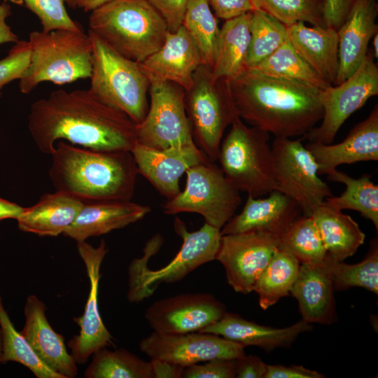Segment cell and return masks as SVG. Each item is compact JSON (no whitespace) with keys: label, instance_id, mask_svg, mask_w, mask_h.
<instances>
[{"label":"cell","instance_id":"cell-36","mask_svg":"<svg viewBox=\"0 0 378 378\" xmlns=\"http://www.w3.org/2000/svg\"><path fill=\"white\" fill-rule=\"evenodd\" d=\"M0 328L2 351L0 363L15 361L27 367L38 378H64L51 370L38 357L24 336L16 330L0 297Z\"/></svg>","mask_w":378,"mask_h":378},{"label":"cell","instance_id":"cell-25","mask_svg":"<svg viewBox=\"0 0 378 378\" xmlns=\"http://www.w3.org/2000/svg\"><path fill=\"white\" fill-rule=\"evenodd\" d=\"M150 207L130 201L83 202L72 224L63 235L76 242L107 234L144 218Z\"/></svg>","mask_w":378,"mask_h":378},{"label":"cell","instance_id":"cell-11","mask_svg":"<svg viewBox=\"0 0 378 378\" xmlns=\"http://www.w3.org/2000/svg\"><path fill=\"white\" fill-rule=\"evenodd\" d=\"M303 139L275 137L271 148L276 190L294 200L303 215L312 216L333 194L319 178L317 163Z\"/></svg>","mask_w":378,"mask_h":378},{"label":"cell","instance_id":"cell-6","mask_svg":"<svg viewBox=\"0 0 378 378\" xmlns=\"http://www.w3.org/2000/svg\"><path fill=\"white\" fill-rule=\"evenodd\" d=\"M28 42L29 62L19 79L22 93H30L43 82L63 85L90 78L92 46L84 30L34 31Z\"/></svg>","mask_w":378,"mask_h":378},{"label":"cell","instance_id":"cell-13","mask_svg":"<svg viewBox=\"0 0 378 378\" xmlns=\"http://www.w3.org/2000/svg\"><path fill=\"white\" fill-rule=\"evenodd\" d=\"M372 50L359 68L339 85L321 90L323 109L319 127H313L304 136L311 142L332 144L346 120L360 109L372 97L378 94V66Z\"/></svg>","mask_w":378,"mask_h":378},{"label":"cell","instance_id":"cell-46","mask_svg":"<svg viewBox=\"0 0 378 378\" xmlns=\"http://www.w3.org/2000/svg\"><path fill=\"white\" fill-rule=\"evenodd\" d=\"M209 2L215 16L225 20L254 10L251 0H209Z\"/></svg>","mask_w":378,"mask_h":378},{"label":"cell","instance_id":"cell-47","mask_svg":"<svg viewBox=\"0 0 378 378\" xmlns=\"http://www.w3.org/2000/svg\"><path fill=\"white\" fill-rule=\"evenodd\" d=\"M267 366L259 357L244 354L235 360L236 377L265 378Z\"/></svg>","mask_w":378,"mask_h":378},{"label":"cell","instance_id":"cell-41","mask_svg":"<svg viewBox=\"0 0 378 378\" xmlns=\"http://www.w3.org/2000/svg\"><path fill=\"white\" fill-rule=\"evenodd\" d=\"M25 6L37 16L42 31L55 29L83 30L82 26L69 15L64 0H22Z\"/></svg>","mask_w":378,"mask_h":378},{"label":"cell","instance_id":"cell-22","mask_svg":"<svg viewBox=\"0 0 378 378\" xmlns=\"http://www.w3.org/2000/svg\"><path fill=\"white\" fill-rule=\"evenodd\" d=\"M377 13L376 0H357L337 30L339 68L334 85L351 76L363 63L370 40L378 33Z\"/></svg>","mask_w":378,"mask_h":378},{"label":"cell","instance_id":"cell-31","mask_svg":"<svg viewBox=\"0 0 378 378\" xmlns=\"http://www.w3.org/2000/svg\"><path fill=\"white\" fill-rule=\"evenodd\" d=\"M371 175L363 174L354 178L346 173L331 170L327 174L329 181L345 185V190L337 197L326 199L323 204L335 209H352L374 224L378 230V186L371 181Z\"/></svg>","mask_w":378,"mask_h":378},{"label":"cell","instance_id":"cell-38","mask_svg":"<svg viewBox=\"0 0 378 378\" xmlns=\"http://www.w3.org/2000/svg\"><path fill=\"white\" fill-rule=\"evenodd\" d=\"M288 38L286 27L267 13L251 12L247 66L253 68L275 52Z\"/></svg>","mask_w":378,"mask_h":378},{"label":"cell","instance_id":"cell-20","mask_svg":"<svg viewBox=\"0 0 378 378\" xmlns=\"http://www.w3.org/2000/svg\"><path fill=\"white\" fill-rule=\"evenodd\" d=\"M318 165L319 175L327 174L342 164L378 160V106L368 117L356 124L346 138L337 144L307 143Z\"/></svg>","mask_w":378,"mask_h":378},{"label":"cell","instance_id":"cell-18","mask_svg":"<svg viewBox=\"0 0 378 378\" xmlns=\"http://www.w3.org/2000/svg\"><path fill=\"white\" fill-rule=\"evenodd\" d=\"M131 152L139 174L167 200L181 192L179 180L188 169L209 160L196 144L157 149L137 142Z\"/></svg>","mask_w":378,"mask_h":378},{"label":"cell","instance_id":"cell-34","mask_svg":"<svg viewBox=\"0 0 378 378\" xmlns=\"http://www.w3.org/2000/svg\"><path fill=\"white\" fill-rule=\"evenodd\" d=\"M279 248L294 255L300 264L323 262L327 253L312 216L301 215L279 237Z\"/></svg>","mask_w":378,"mask_h":378},{"label":"cell","instance_id":"cell-14","mask_svg":"<svg viewBox=\"0 0 378 378\" xmlns=\"http://www.w3.org/2000/svg\"><path fill=\"white\" fill-rule=\"evenodd\" d=\"M279 237L262 230L221 235L216 259L237 293L253 291L260 274L279 250Z\"/></svg>","mask_w":378,"mask_h":378},{"label":"cell","instance_id":"cell-23","mask_svg":"<svg viewBox=\"0 0 378 378\" xmlns=\"http://www.w3.org/2000/svg\"><path fill=\"white\" fill-rule=\"evenodd\" d=\"M331 259L320 264H300L290 294L297 300L302 319L330 325L337 321Z\"/></svg>","mask_w":378,"mask_h":378},{"label":"cell","instance_id":"cell-1","mask_svg":"<svg viewBox=\"0 0 378 378\" xmlns=\"http://www.w3.org/2000/svg\"><path fill=\"white\" fill-rule=\"evenodd\" d=\"M136 124L88 90L58 89L30 107L28 129L38 148L51 155L59 141L97 150L132 151Z\"/></svg>","mask_w":378,"mask_h":378},{"label":"cell","instance_id":"cell-40","mask_svg":"<svg viewBox=\"0 0 378 378\" xmlns=\"http://www.w3.org/2000/svg\"><path fill=\"white\" fill-rule=\"evenodd\" d=\"M254 9L262 10L285 26L307 22L326 27L323 20L324 0H251Z\"/></svg>","mask_w":378,"mask_h":378},{"label":"cell","instance_id":"cell-43","mask_svg":"<svg viewBox=\"0 0 378 378\" xmlns=\"http://www.w3.org/2000/svg\"><path fill=\"white\" fill-rule=\"evenodd\" d=\"M236 359L216 358L185 367L183 378H234Z\"/></svg>","mask_w":378,"mask_h":378},{"label":"cell","instance_id":"cell-37","mask_svg":"<svg viewBox=\"0 0 378 378\" xmlns=\"http://www.w3.org/2000/svg\"><path fill=\"white\" fill-rule=\"evenodd\" d=\"M249 69L274 77L304 82L320 90L332 85L307 64L294 49L288 38L272 55Z\"/></svg>","mask_w":378,"mask_h":378},{"label":"cell","instance_id":"cell-55","mask_svg":"<svg viewBox=\"0 0 378 378\" xmlns=\"http://www.w3.org/2000/svg\"><path fill=\"white\" fill-rule=\"evenodd\" d=\"M1 351H2V333H1V330L0 328V355L1 354Z\"/></svg>","mask_w":378,"mask_h":378},{"label":"cell","instance_id":"cell-24","mask_svg":"<svg viewBox=\"0 0 378 378\" xmlns=\"http://www.w3.org/2000/svg\"><path fill=\"white\" fill-rule=\"evenodd\" d=\"M45 310V304L36 295L28 296L20 333L46 365L64 378L74 377L78 374L76 363L66 350L64 337L51 328Z\"/></svg>","mask_w":378,"mask_h":378},{"label":"cell","instance_id":"cell-33","mask_svg":"<svg viewBox=\"0 0 378 378\" xmlns=\"http://www.w3.org/2000/svg\"><path fill=\"white\" fill-rule=\"evenodd\" d=\"M198 48L203 64L212 68L220 32L209 0H188L182 21Z\"/></svg>","mask_w":378,"mask_h":378},{"label":"cell","instance_id":"cell-50","mask_svg":"<svg viewBox=\"0 0 378 378\" xmlns=\"http://www.w3.org/2000/svg\"><path fill=\"white\" fill-rule=\"evenodd\" d=\"M10 14V6L5 1L0 4V44L16 43L19 41L18 36L11 30L6 22V19Z\"/></svg>","mask_w":378,"mask_h":378},{"label":"cell","instance_id":"cell-26","mask_svg":"<svg viewBox=\"0 0 378 378\" xmlns=\"http://www.w3.org/2000/svg\"><path fill=\"white\" fill-rule=\"evenodd\" d=\"M312 329L311 324L302 319L287 328H274L225 312L220 320L200 332L215 334L245 347L255 346L269 352L290 346L301 333Z\"/></svg>","mask_w":378,"mask_h":378},{"label":"cell","instance_id":"cell-10","mask_svg":"<svg viewBox=\"0 0 378 378\" xmlns=\"http://www.w3.org/2000/svg\"><path fill=\"white\" fill-rule=\"evenodd\" d=\"M185 189L162 205L167 214L196 213L205 223L221 229L241 202L239 190L225 177L220 167L207 160L186 172Z\"/></svg>","mask_w":378,"mask_h":378},{"label":"cell","instance_id":"cell-27","mask_svg":"<svg viewBox=\"0 0 378 378\" xmlns=\"http://www.w3.org/2000/svg\"><path fill=\"white\" fill-rule=\"evenodd\" d=\"M286 27L288 38L307 64L333 85L339 68L337 31L297 22Z\"/></svg>","mask_w":378,"mask_h":378},{"label":"cell","instance_id":"cell-29","mask_svg":"<svg viewBox=\"0 0 378 378\" xmlns=\"http://www.w3.org/2000/svg\"><path fill=\"white\" fill-rule=\"evenodd\" d=\"M251 12L225 20L220 29L214 63L211 69L214 78L230 79L248 69Z\"/></svg>","mask_w":378,"mask_h":378},{"label":"cell","instance_id":"cell-5","mask_svg":"<svg viewBox=\"0 0 378 378\" xmlns=\"http://www.w3.org/2000/svg\"><path fill=\"white\" fill-rule=\"evenodd\" d=\"M89 28L138 63L162 46L169 31L164 18L146 0H111L91 12Z\"/></svg>","mask_w":378,"mask_h":378},{"label":"cell","instance_id":"cell-42","mask_svg":"<svg viewBox=\"0 0 378 378\" xmlns=\"http://www.w3.org/2000/svg\"><path fill=\"white\" fill-rule=\"evenodd\" d=\"M30 57L29 42L18 41L8 54L0 60V97L2 88L14 80H19L28 66Z\"/></svg>","mask_w":378,"mask_h":378},{"label":"cell","instance_id":"cell-21","mask_svg":"<svg viewBox=\"0 0 378 378\" xmlns=\"http://www.w3.org/2000/svg\"><path fill=\"white\" fill-rule=\"evenodd\" d=\"M269 195L262 199L248 195L241 213L220 229L221 235L262 230L279 237L302 211L294 200L278 190Z\"/></svg>","mask_w":378,"mask_h":378},{"label":"cell","instance_id":"cell-17","mask_svg":"<svg viewBox=\"0 0 378 378\" xmlns=\"http://www.w3.org/2000/svg\"><path fill=\"white\" fill-rule=\"evenodd\" d=\"M77 248L86 267L90 291L83 314L74 319L80 332L69 340L68 346L76 364H83L99 349L112 345L113 337L102 320L98 307L100 267L108 252L106 242L102 240L95 248L85 241H80Z\"/></svg>","mask_w":378,"mask_h":378},{"label":"cell","instance_id":"cell-3","mask_svg":"<svg viewBox=\"0 0 378 378\" xmlns=\"http://www.w3.org/2000/svg\"><path fill=\"white\" fill-rule=\"evenodd\" d=\"M48 171L56 191L83 202L130 201L139 171L131 151L56 143Z\"/></svg>","mask_w":378,"mask_h":378},{"label":"cell","instance_id":"cell-45","mask_svg":"<svg viewBox=\"0 0 378 378\" xmlns=\"http://www.w3.org/2000/svg\"><path fill=\"white\" fill-rule=\"evenodd\" d=\"M357 0H324L323 20L326 27L337 31Z\"/></svg>","mask_w":378,"mask_h":378},{"label":"cell","instance_id":"cell-35","mask_svg":"<svg viewBox=\"0 0 378 378\" xmlns=\"http://www.w3.org/2000/svg\"><path fill=\"white\" fill-rule=\"evenodd\" d=\"M88 378H153L150 361H146L130 351L102 348L93 354L86 369Z\"/></svg>","mask_w":378,"mask_h":378},{"label":"cell","instance_id":"cell-8","mask_svg":"<svg viewBox=\"0 0 378 378\" xmlns=\"http://www.w3.org/2000/svg\"><path fill=\"white\" fill-rule=\"evenodd\" d=\"M221 141L218 160L225 177L239 191L258 197L276 190L270 133L232 123Z\"/></svg>","mask_w":378,"mask_h":378},{"label":"cell","instance_id":"cell-48","mask_svg":"<svg viewBox=\"0 0 378 378\" xmlns=\"http://www.w3.org/2000/svg\"><path fill=\"white\" fill-rule=\"evenodd\" d=\"M326 376L302 365H267L265 378H323Z\"/></svg>","mask_w":378,"mask_h":378},{"label":"cell","instance_id":"cell-49","mask_svg":"<svg viewBox=\"0 0 378 378\" xmlns=\"http://www.w3.org/2000/svg\"><path fill=\"white\" fill-rule=\"evenodd\" d=\"M153 378H180L184 367L160 359H150Z\"/></svg>","mask_w":378,"mask_h":378},{"label":"cell","instance_id":"cell-54","mask_svg":"<svg viewBox=\"0 0 378 378\" xmlns=\"http://www.w3.org/2000/svg\"><path fill=\"white\" fill-rule=\"evenodd\" d=\"M5 1H10L18 5H22L23 2L22 0H4Z\"/></svg>","mask_w":378,"mask_h":378},{"label":"cell","instance_id":"cell-16","mask_svg":"<svg viewBox=\"0 0 378 378\" xmlns=\"http://www.w3.org/2000/svg\"><path fill=\"white\" fill-rule=\"evenodd\" d=\"M225 307L206 293H184L157 300L146 311L153 332L183 334L200 332L220 320Z\"/></svg>","mask_w":378,"mask_h":378},{"label":"cell","instance_id":"cell-7","mask_svg":"<svg viewBox=\"0 0 378 378\" xmlns=\"http://www.w3.org/2000/svg\"><path fill=\"white\" fill-rule=\"evenodd\" d=\"M88 34L92 46L88 90L104 104L141 123L148 110V79L138 62L119 54L90 30Z\"/></svg>","mask_w":378,"mask_h":378},{"label":"cell","instance_id":"cell-39","mask_svg":"<svg viewBox=\"0 0 378 378\" xmlns=\"http://www.w3.org/2000/svg\"><path fill=\"white\" fill-rule=\"evenodd\" d=\"M334 290L361 287L378 294V242L374 239L365 258L356 264L331 260Z\"/></svg>","mask_w":378,"mask_h":378},{"label":"cell","instance_id":"cell-19","mask_svg":"<svg viewBox=\"0 0 378 378\" xmlns=\"http://www.w3.org/2000/svg\"><path fill=\"white\" fill-rule=\"evenodd\" d=\"M138 64L150 83L171 82L187 90L192 83L195 71L203 61L193 40L181 24L176 31H169L162 46Z\"/></svg>","mask_w":378,"mask_h":378},{"label":"cell","instance_id":"cell-30","mask_svg":"<svg viewBox=\"0 0 378 378\" xmlns=\"http://www.w3.org/2000/svg\"><path fill=\"white\" fill-rule=\"evenodd\" d=\"M320 233L327 256L344 261L364 243L365 233L349 216L324 204L312 214Z\"/></svg>","mask_w":378,"mask_h":378},{"label":"cell","instance_id":"cell-52","mask_svg":"<svg viewBox=\"0 0 378 378\" xmlns=\"http://www.w3.org/2000/svg\"><path fill=\"white\" fill-rule=\"evenodd\" d=\"M22 206L0 197V220L7 218H15L23 210Z\"/></svg>","mask_w":378,"mask_h":378},{"label":"cell","instance_id":"cell-32","mask_svg":"<svg viewBox=\"0 0 378 378\" xmlns=\"http://www.w3.org/2000/svg\"><path fill=\"white\" fill-rule=\"evenodd\" d=\"M300 266L299 260L289 252L281 249L276 252L253 288L262 309L266 310L290 294Z\"/></svg>","mask_w":378,"mask_h":378},{"label":"cell","instance_id":"cell-15","mask_svg":"<svg viewBox=\"0 0 378 378\" xmlns=\"http://www.w3.org/2000/svg\"><path fill=\"white\" fill-rule=\"evenodd\" d=\"M139 349L150 359L182 367L216 359H237L244 346L219 335L201 332L162 334L153 332L139 342Z\"/></svg>","mask_w":378,"mask_h":378},{"label":"cell","instance_id":"cell-2","mask_svg":"<svg viewBox=\"0 0 378 378\" xmlns=\"http://www.w3.org/2000/svg\"><path fill=\"white\" fill-rule=\"evenodd\" d=\"M227 80L239 118L275 137L304 136L323 118L321 90L309 83L249 68Z\"/></svg>","mask_w":378,"mask_h":378},{"label":"cell","instance_id":"cell-4","mask_svg":"<svg viewBox=\"0 0 378 378\" xmlns=\"http://www.w3.org/2000/svg\"><path fill=\"white\" fill-rule=\"evenodd\" d=\"M174 227L183 243L167 265L158 270L148 267L149 259L162 245L163 238L160 234L146 242L142 257L132 261L128 271L129 302H140L152 295L160 284L179 281L200 266L216 259L221 237L220 229L204 223L199 230L188 232L179 218H175Z\"/></svg>","mask_w":378,"mask_h":378},{"label":"cell","instance_id":"cell-51","mask_svg":"<svg viewBox=\"0 0 378 378\" xmlns=\"http://www.w3.org/2000/svg\"><path fill=\"white\" fill-rule=\"evenodd\" d=\"M111 0H64L71 9H80L85 12H92Z\"/></svg>","mask_w":378,"mask_h":378},{"label":"cell","instance_id":"cell-12","mask_svg":"<svg viewBox=\"0 0 378 378\" xmlns=\"http://www.w3.org/2000/svg\"><path fill=\"white\" fill-rule=\"evenodd\" d=\"M150 103L136 125L138 142L164 149L195 144L185 107V90L167 81L150 83Z\"/></svg>","mask_w":378,"mask_h":378},{"label":"cell","instance_id":"cell-28","mask_svg":"<svg viewBox=\"0 0 378 378\" xmlns=\"http://www.w3.org/2000/svg\"><path fill=\"white\" fill-rule=\"evenodd\" d=\"M83 205L78 199L62 192L43 194L16 218L20 230L41 237H56L72 224Z\"/></svg>","mask_w":378,"mask_h":378},{"label":"cell","instance_id":"cell-44","mask_svg":"<svg viewBox=\"0 0 378 378\" xmlns=\"http://www.w3.org/2000/svg\"><path fill=\"white\" fill-rule=\"evenodd\" d=\"M165 20L169 31H174L182 24L188 0H146Z\"/></svg>","mask_w":378,"mask_h":378},{"label":"cell","instance_id":"cell-9","mask_svg":"<svg viewBox=\"0 0 378 378\" xmlns=\"http://www.w3.org/2000/svg\"><path fill=\"white\" fill-rule=\"evenodd\" d=\"M185 107L195 144L214 162L225 129L240 119L227 79L214 78L211 68L200 65L185 90Z\"/></svg>","mask_w":378,"mask_h":378},{"label":"cell","instance_id":"cell-53","mask_svg":"<svg viewBox=\"0 0 378 378\" xmlns=\"http://www.w3.org/2000/svg\"><path fill=\"white\" fill-rule=\"evenodd\" d=\"M377 43H378V33L374 34V36L372 37L373 49L372 50V52H373L374 57L376 59L378 58V46H377Z\"/></svg>","mask_w":378,"mask_h":378}]
</instances>
